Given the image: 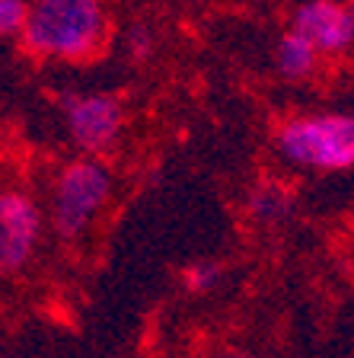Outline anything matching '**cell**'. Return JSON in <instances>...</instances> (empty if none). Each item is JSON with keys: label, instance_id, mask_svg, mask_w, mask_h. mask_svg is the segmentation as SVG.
Wrapping results in <instances>:
<instances>
[{"label": "cell", "instance_id": "obj_1", "mask_svg": "<svg viewBox=\"0 0 354 358\" xmlns=\"http://www.w3.org/2000/svg\"><path fill=\"white\" fill-rule=\"evenodd\" d=\"M103 0H32L22 45L36 58L83 61L99 52L105 38Z\"/></svg>", "mask_w": 354, "mask_h": 358}, {"label": "cell", "instance_id": "obj_10", "mask_svg": "<svg viewBox=\"0 0 354 358\" xmlns=\"http://www.w3.org/2000/svg\"><path fill=\"white\" fill-rule=\"evenodd\" d=\"M217 278H221V266H214V262H195L185 268V285L192 291H211Z\"/></svg>", "mask_w": 354, "mask_h": 358}, {"label": "cell", "instance_id": "obj_2", "mask_svg": "<svg viewBox=\"0 0 354 358\" xmlns=\"http://www.w3.org/2000/svg\"><path fill=\"white\" fill-rule=\"evenodd\" d=\"M278 150L290 164L316 170L354 166V119L351 115H307L290 119L278 131Z\"/></svg>", "mask_w": 354, "mask_h": 358}, {"label": "cell", "instance_id": "obj_6", "mask_svg": "<svg viewBox=\"0 0 354 358\" xmlns=\"http://www.w3.org/2000/svg\"><path fill=\"white\" fill-rule=\"evenodd\" d=\"M300 38L316 48V52L335 55L345 52L354 42V16L351 7H341L335 0H307L294 13V29Z\"/></svg>", "mask_w": 354, "mask_h": 358}, {"label": "cell", "instance_id": "obj_3", "mask_svg": "<svg viewBox=\"0 0 354 358\" xmlns=\"http://www.w3.org/2000/svg\"><path fill=\"white\" fill-rule=\"evenodd\" d=\"M109 166L99 160H74L71 166H64L58 176V186H54V231L64 240L77 237L103 208V201L109 199Z\"/></svg>", "mask_w": 354, "mask_h": 358}, {"label": "cell", "instance_id": "obj_9", "mask_svg": "<svg viewBox=\"0 0 354 358\" xmlns=\"http://www.w3.org/2000/svg\"><path fill=\"white\" fill-rule=\"evenodd\" d=\"M32 13V0H0V32L3 36H22Z\"/></svg>", "mask_w": 354, "mask_h": 358}, {"label": "cell", "instance_id": "obj_5", "mask_svg": "<svg viewBox=\"0 0 354 358\" xmlns=\"http://www.w3.org/2000/svg\"><path fill=\"white\" fill-rule=\"evenodd\" d=\"M42 231V215L36 201L22 192H3L0 199V262L7 272L26 266Z\"/></svg>", "mask_w": 354, "mask_h": 358}, {"label": "cell", "instance_id": "obj_11", "mask_svg": "<svg viewBox=\"0 0 354 358\" xmlns=\"http://www.w3.org/2000/svg\"><path fill=\"white\" fill-rule=\"evenodd\" d=\"M128 42H131V52L138 55V58H144V55L150 52V32L144 29V26H134L131 36H128Z\"/></svg>", "mask_w": 354, "mask_h": 358}, {"label": "cell", "instance_id": "obj_7", "mask_svg": "<svg viewBox=\"0 0 354 358\" xmlns=\"http://www.w3.org/2000/svg\"><path fill=\"white\" fill-rule=\"evenodd\" d=\"M316 48H313L307 38H300L297 32H288L278 45V67L281 74L290 77V80H303V77L313 74L316 67Z\"/></svg>", "mask_w": 354, "mask_h": 358}, {"label": "cell", "instance_id": "obj_8", "mask_svg": "<svg viewBox=\"0 0 354 358\" xmlns=\"http://www.w3.org/2000/svg\"><path fill=\"white\" fill-rule=\"evenodd\" d=\"M249 208L256 217H262V221H272V217L284 215V208H288V195L281 192L278 186H262L256 189V192L249 195Z\"/></svg>", "mask_w": 354, "mask_h": 358}, {"label": "cell", "instance_id": "obj_12", "mask_svg": "<svg viewBox=\"0 0 354 358\" xmlns=\"http://www.w3.org/2000/svg\"><path fill=\"white\" fill-rule=\"evenodd\" d=\"M221 358H256V355H221Z\"/></svg>", "mask_w": 354, "mask_h": 358}, {"label": "cell", "instance_id": "obj_4", "mask_svg": "<svg viewBox=\"0 0 354 358\" xmlns=\"http://www.w3.org/2000/svg\"><path fill=\"white\" fill-rule=\"evenodd\" d=\"M64 115L71 138L83 150H105L121 131L125 109L115 96L89 93V96H64Z\"/></svg>", "mask_w": 354, "mask_h": 358}]
</instances>
